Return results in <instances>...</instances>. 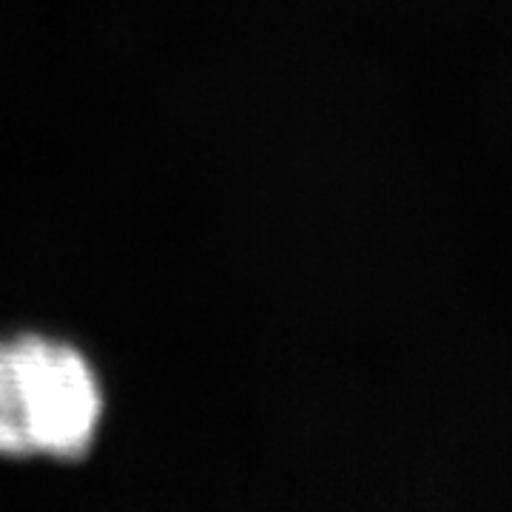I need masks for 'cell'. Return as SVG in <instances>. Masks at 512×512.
<instances>
[{
    "label": "cell",
    "instance_id": "obj_1",
    "mask_svg": "<svg viewBox=\"0 0 512 512\" xmlns=\"http://www.w3.org/2000/svg\"><path fill=\"white\" fill-rule=\"evenodd\" d=\"M32 458L80 461L106 421V384L89 353L52 333H15Z\"/></svg>",
    "mask_w": 512,
    "mask_h": 512
},
{
    "label": "cell",
    "instance_id": "obj_2",
    "mask_svg": "<svg viewBox=\"0 0 512 512\" xmlns=\"http://www.w3.org/2000/svg\"><path fill=\"white\" fill-rule=\"evenodd\" d=\"M0 456L32 458L15 336H0Z\"/></svg>",
    "mask_w": 512,
    "mask_h": 512
}]
</instances>
